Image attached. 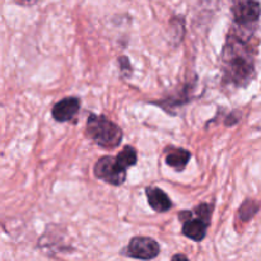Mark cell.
<instances>
[{"label": "cell", "instance_id": "12", "mask_svg": "<svg viewBox=\"0 0 261 261\" xmlns=\"http://www.w3.org/2000/svg\"><path fill=\"white\" fill-rule=\"evenodd\" d=\"M212 213H213V204H200L199 206H196L195 214L199 218L204 219L205 222L211 223Z\"/></svg>", "mask_w": 261, "mask_h": 261}, {"label": "cell", "instance_id": "10", "mask_svg": "<svg viewBox=\"0 0 261 261\" xmlns=\"http://www.w3.org/2000/svg\"><path fill=\"white\" fill-rule=\"evenodd\" d=\"M116 158L125 168H129L132 167V166L137 165V161H138L137 150H135L133 147H130V145H126V147H125L119 154H117Z\"/></svg>", "mask_w": 261, "mask_h": 261}, {"label": "cell", "instance_id": "13", "mask_svg": "<svg viewBox=\"0 0 261 261\" xmlns=\"http://www.w3.org/2000/svg\"><path fill=\"white\" fill-rule=\"evenodd\" d=\"M191 216H193V213L190 211H184L178 214V218H180L181 222H186L191 218Z\"/></svg>", "mask_w": 261, "mask_h": 261}, {"label": "cell", "instance_id": "1", "mask_svg": "<svg viewBox=\"0 0 261 261\" xmlns=\"http://www.w3.org/2000/svg\"><path fill=\"white\" fill-rule=\"evenodd\" d=\"M223 71L227 81L239 87L247 86L255 75L254 59L236 36H229L223 50Z\"/></svg>", "mask_w": 261, "mask_h": 261}, {"label": "cell", "instance_id": "3", "mask_svg": "<svg viewBox=\"0 0 261 261\" xmlns=\"http://www.w3.org/2000/svg\"><path fill=\"white\" fill-rule=\"evenodd\" d=\"M94 175L99 180L114 186H120L126 180V168L114 157H102L94 166Z\"/></svg>", "mask_w": 261, "mask_h": 261}, {"label": "cell", "instance_id": "7", "mask_svg": "<svg viewBox=\"0 0 261 261\" xmlns=\"http://www.w3.org/2000/svg\"><path fill=\"white\" fill-rule=\"evenodd\" d=\"M145 194H147L148 203H149V205L155 212L162 213V212H167L172 208V201L170 200L167 194L161 190L160 188H152V186H149L145 190Z\"/></svg>", "mask_w": 261, "mask_h": 261}, {"label": "cell", "instance_id": "11", "mask_svg": "<svg viewBox=\"0 0 261 261\" xmlns=\"http://www.w3.org/2000/svg\"><path fill=\"white\" fill-rule=\"evenodd\" d=\"M259 208H260V204L256 203L255 200L249 199V200L245 201V203L241 205V208H240V212H239L241 221L249 222L250 219L257 213Z\"/></svg>", "mask_w": 261, "mask_h": 261}, {"label": "cell", "instance_id": "5", "mask_svg": "<svg viewBox=\"0 0 261 261\" xmlns=\"http://www.w3.org/2000/svg\"><path fill=\"white\" fill-rule=\"evenodd\" d=\"M261 15V5L256 0H245L233 8L234 22L239 25L254 24Z\"/></svg>", "mask_w": 261, "mask_h": 261}, {"label": "cell", "instance_id": "14", "mask_svg": "<svg viewBox=\"0 0 261 261\" xmlns=\"http://www.w3.org/2000/svg\"><path fill=\"white\" fill-rule=\"evenodd\" d=\"M177 259H184V260H186V259H188V257H186L185 255H175V256L172 257V260H177Z\"/></svg>", "mask_w": 261, "mask_h": 261}, {"label": "cell", "instance_id": "9", "mask_svg": "<svg viewBox=\"0 0 261 261\" xmlns=\"http://www.w3.org/2000/svg\"><path fill=\"white\" fill-rule=\"evenodd\" d=\"M190 158L191 154L189 150L182 149V148H170L166 154V163L180 172V171L185 170Z\"/></svg>", "mask_w": 261, "mask_h": 261}, {"label": "cell", "instance_id": "2", "mask_svg": "<svg viewBox=\"0 0 261 261\" xmlns=\"http://www.w3.org/2000/svg\"><path fill=\"white\" fill-rule=\"evenodd\" d=\"M87 134L99 147L112 149L119 147L122 140V130L105 116L89 115L87 120Z\"/></svg>", "mask_w": 261, "mask_h": 261}, {"label": "cell", "instance_id": "4", "mask_svg": "<svg viewBox=\"0 0 261 261\" xmlns=\"http://www.w3.org/2000/svg\"><path fill=\"white\" fill-rule=\"evenodd\" d=\"M161 247L157 241L149 237H134L127 245V256L140 260H152L160 255Z\"/></svg>", "mask_w": 261, "mask_h": 261}, {"label": "cell", "instance_id": "6", "mask_svg": "<svg viewBox=\"0 0 261 261\" xmlns=\"http://www.w3.org/2000/svg\"><path fill=\"white\" fill-rule=\"evenodd\" d=\"M81 109V101L76 97H66V98L59 101L53 107V117L58 122L70 121L74 116L79 112Z\"/></svg>", "mask_w": 261, "mask_h": 261}, {"label": "cell", "instance_id": "8", "mask_svg": "<svg viewBox=\"0 0 261 261\" xmlns=\"http://www.w3.org/2000/svg\"><path fill=\"white\" fill-rule=\"evenodd\" d=\"M209 223L204 219H189V221L184 222L182 226V234L189 237V239L194 240V241L199 242L205 237L206 228H208Z\"/></svg>", "mask_w": 261, "mask_h": 261}]
</instances>
